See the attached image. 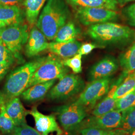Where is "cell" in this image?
<instances>
[{"label": "cell", "instance_id": "6da1fadb", "mask_svg": "<svg viewBox=\"0 0 135 135\" xmlns=\"http://www.w3.org/2000/svg\"><path fill=\"white\" fill-rule=\"evenodd\" d=\"M70 12L65 0H48L38 18L36 26L49 41L69 21Z\"/></svg>", "mask_w": 135, "mask_h": 135}, {"label": "cell", "instance_id": "7a4b0ae2", "mask_svg": "<svg viewBox=\"0 0 135 135\" xmlns=\"http://www.w3.org/2000/svg\"><path fill=\"white\" fill-rule=\"evenodd\" d=\"M87 35L100 45H125L135 41V30L129 27L111 22L93 25Z\"/></svg>", "mask_w": 135, "mask_h": 135}, {"label": "cell", "instance_id": "3957f363", "mask_svg": "<svg viewBox=\"0 0 135 135\" xmlns=\"http://www.w3.org/2000/svg\"><path fill=\"white\" fill-rule=\"evenodd\" d=\"M46 58H35L10 73L7 78L3 91L0 94L5 102L21 95L27 89L34 73L45 62Z\"/></svg>", "mask_w": 135, "mask_h": 135}, {"label": "cell", "instance_id": "277c9868", "mask_svg": "<svg viewBox=\"0 0 135 135\" xmlns=\"http://www.w3.org/2000/svg\"><path fill=\"white\" fill-rule=\"evenodd\" d=\"M28 27L24 23L5 26L0 29V40L19 62H23L22 50L29 38Z\"/></svg>", "mask_w": 135, "mask_h": 135}, {"label": "cell", "instance_id": "5b68a950", "mask_svg": "<svg viewBox=\"0 0 135 135\" xmlns=\"http://www.w3.org/2000/svg\"><path fill=\"white\" fill-rule=\"evenodd\" d=\"M69 72V68L64 65L61 59L53 54L49 55L34 73L27 89L39 83L53 80H60Z\"/></svg>", "mask_w": 135, "mask_h": 135}, {"label": "cell", "instance_id": "8992f818", "mask_svg": "<svg viewBox=\"0 0 135 135\" xmlns=\"http://www.w3.org/2000/svg\"><path fill=\"white\" fill-rule=\"evenodd\" d=\"M82 78L75 74H67L51 88L47 97L52 100L63 101L81 93L85 88Z\"/></svg>", "mask_w": 135, "mask_h": 135}, {"label": "cell", "instance_id": "52a82bcc", "mask_svg": "<svg viewBox=\"0 0 135 135\" xmlns=\"http://www.w3.org/2000/svg\"><path fill=\"white\" fill-rule=\"evenodd\" d=\"M58 120L64 130L75 132L87 116L86 107L75 102L54 109Z\"/></svg>", "mask_w": 135, "mask_h": 135}, {"label": "cell", "instance_id": "ba28073f", "mask_svg": "<svg viewBox=\"0 0 135 135\" xmlns=\"http://www.w3.org/2000/svg\"><path fill=\"white\" fill-rule=\"evenodd\" d=\"M111 78H104L93 81L85 87L75 103L86 107H93L97 102L106 95L109 90Z\"/></svg>", "mask_w": 135, "mask_h": 135}, {"label": "cell", "instance_id": "9c48e42d", "mask_svg": "<svg viewBox=\"0 0 135 135\" xmlns=\"http://www.w3.org/2000/svg\"><path fill=\"white\" fill-rule=\"evenodd\" d=\"M75 10L76 19L86 26L115 21L118 17L115 11L101 8L80 7Z\"/></svg>", "mask_w": 135, "mask_h": 135}, {"label": "cell", "instance_id": "30bf717a", "mask_svg": "<svg viewBox=\"0 0 135 135\" xmlns=\"http://www.w3.org/2000/svg\"><path fill=\"white\" fill-rule=\"evenodd\" d=\"M122 112L115 109L101 116H93L84 119L76 131L86 128H95L110 131L119 128L121 125Z\"/></svg>", "mask_w": 135, "mask_h": 135}, {"label": "cell", "instance_id": "8fae6325", "mask_svg": "<svg viewBox=\"0 0 135 135\" xmlns=\"http://www.w3.org/2000/svg\"><path fill=\"white\" fill-rule=\"evenodd\" d=\"M29 114L33 117L36 129L41 135H48L53 132H56V135L63 134V131L58 126L54 115H44L38 110L36 107H34L29 111Z\"/></svg>", "mask_w": 135, "mask_h": 135}, {"label": "cell", "instance_id": "7c38bea8", "mask_svg": "<svg viewBox=\"0 0 135 135\" xmlns=\"http://www.w3.org/2000/svg\"><path fill=\"white\" fill-rule=\"evenodd\" d=\"M48 40L43 33L36 26H33L29 33V38L25 46V54L32 58L48 50Z\"/></svg>", "mask_w": 135, "mask_h": 135}, {"label": "cell", "instance_id": "4fadbf2b", "mask_svg": "<svg viewBox=\"0 0 135 135\" xmlns=\"http://www.w3.org/2000/svg\"><path fill=\"white\" fill-rule=\"evenodd\" d=\"M119 64L115 58L107 56L93 66L89 73V79L93 81L109 77L116 72Z\"/></svg>", "mask_w": 135, "mask_h": 135}, {"label": "cell", "instance_id": "5bb4252c", "mask_svg": "<svg viewBox=\"0 0 135 135\" xmlns=\"http://www.w3.org/2000/svg\"><path fill=\"white\" fill-rule=\"evenodd\" d=\"M25 12L20 7L0 5V22L6 26L24 23Z\"/></svg>", "mask_w": 135, "mask_h": 135}, {"label": "cell", "instance_id": "9a60e30c", "mask_svg": "<svg viewBox=\"0 0 135 135\" xmlns=\"http://www.w3.org/2000/svg\"><path fill=\"white\" fill-rule=\"evenodd\" d=\"M81 45L82 44L76 40L66 42L54 41L49 43L48 50L59 57L66 59L72 57L78 54Z\"/></svg>", "mask_w": 135, "mask_h": 135}, {"label": "cell", "instance_id": "2e32d148", "mask_svg": "<svg viewBox=\"0 0 135 135\" xmlns=\"http://www.w3.org/2000/svg\"><path fill=\"white\" fill-rule=\"evenodd\" d=\"M6 110L16 126L26 124V116L29 111L25 109L19 97L12 98L5 102Z\"/></svg>", "mask_w": 135, "mask_h": 135}, {"label": "cell", "instance_id": "e0dca14e", "mask_svg": "<svg viewBox=\"0 0 135 135\" xmlns=\"http://www.w3.org/2000/svg\"><path fill=\"white\" fill-rule=\"evenodd\" d=\"M56 80H53L48 82L39 83L29 87L21 94V97L25 101L29 102L41 100L53 86Z\"/></svg>", "mask_w": 135, "mask_h": 135}, {"label": "cell", "instance_id": "ac0fdd59", "mask_svg": "<svg viewBox=\"0 0 135 135\" xmlns=\"http://www.w3.org/2000/svg\"><path fill=\"white\" fill-rule=\"evenodd\" d=\"M74 9L80 7L101 8L116 11L118 3L117 0H65Z\"/></svg>", "mask_w": 135, "mask_h": 135}, {"label": "cell", "instance_id": "d6986e66", "mask_svg": "<svg viewBox=\"0 0 135 135\" xmlns=\"http://www.w3.org/2000/svg\"><path fill=\"white\" fill-rule=\"evenodd\" d=\"M47 0H25L26 18L32 28L36 25L40 11Z\"/></svg>", "mask_w": 135, "mask_h": 135}, {"label": "cell", "instance_id": "ffe728a7", "mask_svg": "<svg viewBox=\"0 0 135 135\" xmlns=\"http://www.w3.org/2000/svg\"><path fill=\"white\" fill-rule=\"evenodd\" d=\"M80 29L72 21H68L59 30L54 41L57 42H66L76 40L80 34Z\"/></svg>", "mask_w": 135, "mask_h": 135}, {"label": "cell", "instance_id": "44dd1931", "mask_svg": "<svg viewBox=\"0 0 135 135\" xmlns=\"http://www.w3.org/2000/svg\"><path fill=\"white\" fill-rule=\"evenodd\" d=\"M119 64L122 73L128 76L135 71V43L119 56Z\"/></svg>", "mask_w": 135, "mask_h": 135}, {"label": "cell", "instance_id": "7402d4cb", "mask_svg": "<svg viewBox=\"0 0 135 135\" xmlns=\"http://www.w3.org/2000/svg\"><path fill=\"white\" fill-rule=\"evenodd\" d=\"M17 126L8 114L5 107V101L0 96V131L7 135L13 133Z\"/></svg>", "mask_w": 135, "mask_h": 135}, {"label": "cell", "instance_id": "603a6c76", "mask_svg": "<svg viewBox=\"0 0 135 135\" xmlns=\"http://www.w3.org/2000/svg\"><path fill=\"white\" fill-rule=\"evenodd\" d=\"M135 90V71H134L129 74L117 88L114 94L113 98L115 100L119 99Z\"/></svg>", "mask_w": 135, "mask_h": 135}, {"label": "cell", "instance_id": "cb8c5ba5", "mask_svg": "<svg viewBox=\"0 0 135 135\" xmlns=\"http://www.w3.org/2000/svg\"><path fill=\"white\" fill-rule=\"evenodd\" d=\"M116 100L107 94L96 106L92 112L93 116H101L116 109Z\"/></svg>", "mask_w": 135, "mask_h": 135}, {"label": "cell", "instance_id": "d4e9b609", "mask_svg": "<svg viewBox=\"0 0 135 135\" xmlns=\"http://www.w3.org/2000/svg\"><path fill=\"white\" fill-rule=\"evenodd\" d=\"M121 129L131 133L135 129V107L129 108L122 112Z\"/></svg>", "mask_w": 135, "mask_h": 135}, {"label": "cell", "instance_id": "484cf974", "mask_svg": "<svg viewBox=\"0 0 135 135\" xmlns=\"http://www.w3.org/2000/svg\"><path fill=\"white\" fill-rule=\"evenodd\" d=\"M132 107H135V90L116 100V110L122 112Z\"/></svg>", "mask_w": 135, "mask_h": 135}, {"label": "cell", "instance_id": "4316f807", "mask_svg": "<svg viewBox=\"0 0 135 135\" xmlns=\"http://www.w3.org/2000/svg\"><path fill=\"white\" fill-rule=\"evenodd\" d=\"M82 55L77 54L72 57L62 60V62L65 66L70 68L75 74L82 72Z\"/></svg>", "mask_w": 135, "mask_h": 135}, {"label": "cell", "instance_id": "83f0119b", "mask_svg": "<svg viewBox=\"0 0 135 135\" xmlns=\"http://www.w3.org/2000/svg\"><path fill=\"white\" fill-rule=\"evenodd\" d=\"M16 59L7 47L0 40V63L10 67Z\"/></svg>", "mask_w": 135, "mask_h": 135}, {"label": "cell", "instance_id": "f1b7e54d", "mask_svg": "<svg viewBox=\"0 0 135 135\" xmlns=\"http://www.w3.org/2000/svg\"><path fill=\"white\" fill-rule=\"evenodd\" d=\"M14 135H41L39 132L26 124L17 126L13 132Z\"/></svg>", "mask_w": 135, "mask_h": 135}, {"label": "cell", "instance_id": "f546056e", "mask_svg": "<svg viewBox=\"0 0 135 135\" xmlns=\"http://www.w3.org/2000/svg\"><path fill=\"white\" fill-rule=\"evenodd\" d=\"M124 14L128 23L135 28V4L126 7L124 11Z\"/></svg>", "mask_w": 135, "mask_h": 135}, {"label": "cell", "instance_id": "4dcf8cb0", "mask_svg": "<svg viewBox=\"0 0 135 135\" xmlns=\"http://www.w3.org/2000/svg\"><path fill=\"white\" fill-rule=\"evenodd\" d=\"M103 47L102 46L97 45L96 44L87 43L83 44L78 50V54L83 55H87L92 52V51L95 49Z\"/></svg>", "mask_w": 135, "mask_h": 135}, {"label": "cell", "instance_id": "1f68e13d", "mask_svg": "<svg viewBox=\"0 0 135 135\" xmlns=\"http://www.w3.org/2000/svg\"><path fill=\"white\" fill-rule=\"evenodd\" d=\"M81 135H106L109 131L95 128H86L79 131Z\"/></svg>", "mask_w": 135, "mask_h": 135}, {"label": "cell", "instance_id": "d6a6232c", "mask_svg": "<svg viewBox=\"0 0 135 135\" xmlns=\"http://www.w3.org/2000/svg\"><path fill=\"white\" fill-rule=\"evenodd\" d=\"M25 0H0V5L16 6L20 7L24 5Z\"/></svg>", "mask_w": 135, "mask_h": 135}, {"label": "cell", "instance_id": "836d02e7", "mask_svg": "<svg viewBox=\"0 0 135 135\" xmlns=\"http://www.w3.org/2000/svg\"><path fill=\"white\" fill-rule=\"evenodd\" d=\"M128 132L123 130L120 128L109 131L106 135H127Z\"/></svg>", "mask_w": 135, "mask_h": 135}, {"label": "cell", "instance_id": "e575fe53", "mask_svg": "<svg viewBox=\"0 0 135 135\" xmlns=\"http://www.w3.org/2000/svg\"><path fill=\"white\" fill-rule=\"evenodd\" d=\"M10 67L0 63V80L4 77L6 74L8 73Z\"/></svg>", "mask_w": 135, "mask_h": 135}, {"label": "cell", "instance_id": "d590c367", "mask_svg": "<svg viewBox=\"0 0 135 135\" xmlns=\"http://www.w3.org/2000/svg\"><path fill=\"white\" fill-rule=\"evenodd\" d=\"M118 4L121 5H125L126 3L130 2H134L135 0H117Z\"/></svg>", "mask_w": 135, "mask_h": 135}, {"label": "cell", "instance_id": "8d00e7d4", "mask_svg": "<svg viewBox=\"0 0 135 135\" xmlns=\"http://www.w3.org/2000/svg\"><path fill=\"white\" fill-rule=\"evenodd\" d=\"M127 135H135V129L132 132L129 133Z\"/></svg>", "mask_w": 135, "mask_h": 135}, {"label": "cell", "instance_id": "74e56055", "mask_svg": "<svg viewBox=\"0 0 135 135\" xmlns=\"http://www.w3.org/2000/svg\"><path fill=\"white\" fill-rule=\"evenodd\" d=\"M5 26H5V25L4 24H3L2 22H0V29L2 28H3V27H4Z\"/></svg>", "mask_w": 135, "mask_h": 135}, {"label": "cell", "instance_id": "f35d334b", "mask_svg": "<svg viewBox=\"0 0 135 135\" xmlns=\"http://www.w3.org/2000/svg\"><path fill=\"white\" fill-rule=\"evenodd\" d=\"M14 135V134L13 133H11V134H7V135Z\"/></svg>", "mask_w": 135, "mask_h": 135}, {"label": "cell", "instance_id": "ab89813d", "mask_svg": "<svg viewBox=\"0 0 135 135\" xmlns=\"http://www.w3.org/2000/svg\"><path fill=\"white\" fill-rule=\"evenodd\" d=\"M62 135H71V134H62Z\"/></svg>", "mask_w": 135, "mask_h": 135}, {"label": "cell", "instance_id": "60d3db41", "mask_svg": "<svg viewBox=\"0 0 135 135\" xmlns=\"http://www.w3.org/2000/svg\"><path fill=\"white\" fill-rule=\"evenodd\" d=\"M0 135H1V134H0Z\"/></svg>", "mask_w": 135, "mask_h": 135}]
</instances>
